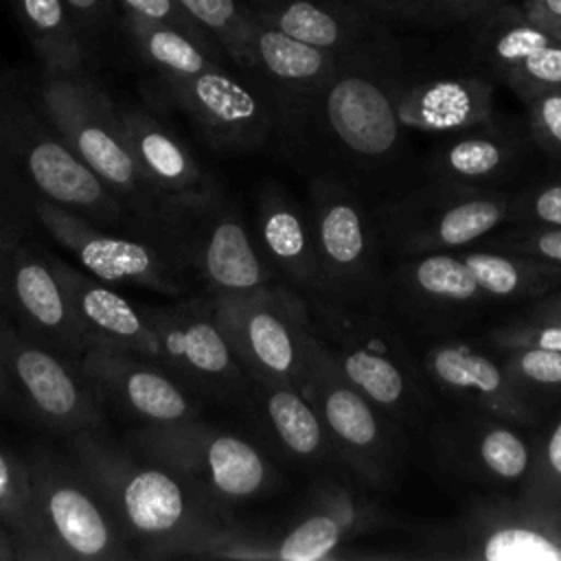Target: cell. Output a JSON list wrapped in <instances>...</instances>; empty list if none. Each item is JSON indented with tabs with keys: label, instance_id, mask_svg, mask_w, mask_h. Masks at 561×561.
I'll use <instances>...</instances> for the list:
<instances>
[{
	"label": "cell",
	"instance_id": "obj_15",
	"mask_svg": "<svg viewBox=\"0 0 561 561\" xmlns=\"http://www.w3.org/2000/svg\"><path fill=\"white\" fill-rule=\"evenodd\" d=\"M158 92L186 114L215 151L245 153L274 145L276 110L272 99L256 79H239L226 64L191 77L158 79Z\"/></svg>",
	"mask_w": 561,
	"mask_h": 561
},
{
	"label": "cell",
	"instance_id": "obj_48",
	"mask_svg": "<svg viewBox=\"0 0 561 561\" xmlns=\"http://www.w3.org/2000/svg\"><path fill=\"white\" fill-rule=\"evenodd\" d=\"M526 18L561 37V0H524Z\"/></svg>",
	"mask_w": 561,
	"mask_h": 561
},
{
	"label": "cell",
	"instance_id": "obj_9",
	"mask_svg": "<svg viewBox=\"0 0 561 561\" xmlns=\"http://www.w3.org/2000/svg\"><path fill=\"white\" fill-rule=\"evenodd\" d=\"M309 215L320 267L318 296L386 313L390 270L370 206L346 184L309 178Z\"/></svg>",
	"mask_w": 561,
	"mask_h": 561
},
{
	"label": "cell",
	"instance_id": "obj_30",
	"mask_svg": "<svg viewBox=\"0 0 561 561\" xmlns=\"http://www.w3.org/2000/svg\"><path fill=\"white\" fill-rule=\"evenodd\" d=\"M493 114V83L480 75L401 83L397 92V118L403 129L451 134L484 123Z\"/></svg>",
	"mask_w": 561,
	"mask_h": 561
},
{
	"label": "cell",
	"instance_id": "obj_36",
	"mask_svg": "<svg viewBox=\"0 0 561 561\" xmlns=\"http://www.w3.org/2000/svg\"><path fill=\"white\" fill-rule=\"evenodd\" d=\"M180 7L221 46L226 57L254 72V15L241 0H178Z\"/></svg>",
	"mask_w": 561,
	"mask_h": 561
},
{
	"label": "cell",
	"instance_id": "obj_10",
	"mask_svg": "<svg viewBox=\"0 0 561 561\" xmlns=\"http://www.w3.org/2000/svg\"><path fill=\"white\" fill-rule=\"evenodd\" d=\"M169 245L208 298L243 296L276 280L256 250L239 208L217 186L173 202L167 219Z\"/></svg>",
	"mask_w": 561,
	"mask_h": 561
},
{
	"label": "cell",
	"instance_id": "obj_29",
	"mask_svg": "<svg viewBox=\"0 0 561 561\" xmlns=\"http://www.w3.org/2000/svg\"><path fill=\"white\" fill-rule=\"evenodd\" d=\"M259 430L274 443L278 451L296 462H322L335 458L327 427L302 394L289 381L252 379L243 405Z\"/></svg>",
	"mask_w": 561,
	"mask_h": 561
},
{
	"label": "cell",
	"instance_id": "obj_13",
	"mask_svg": "<svg viewBox=\"0 0 561 561\" xmlns=\"http://www.w3.org/2000/svg\"><path fill=\"white\" fill-rule=\"evenodd\" d=\"M35 219L90 276L107 285H131L171 298L195 294V283L180 259L162 243L107 230L88 217L48 199H35Z\"/></svg>",
	"mask_w": 561,
	"mask_h": 561
},
{
	"label": "cell",
	"instance_id": "obj_31",
	"mask_svg": "<svg viewBox=\"0 0 561 561\" xmlns=\"http://www.w3.org/2000/svg\"><path fill=\"white\" fill-rule=\"evenodd\" d=\"M375 524L368 504L346 489L327 482L316 491L311 508L278 537H267V559L278 561H322L357 533Z\"/></svg>",
	"mask_w": 561,
	"mask_h": 561
},
{
	"label": "cell",
	"instance_id": "obj_37",
	"mask_svg": "<svg viewBox=\"0 0 561 561\" xmlns=\"http://www.w3.org/2000/svg\"><path fill=\"white\" fill-rule=\"evenodd\" d=\"M515 504L561 530V419L541 443H533V462L519 484Z\"/></svg>",
	"mask_w": 561,
	"mask_h": 561
},
{
	"label": "cell",
	"instance_id": "obj_14",
	"mask_svg": "<svg viewBox=\"0 0 561 561\" xmlns=\"http://www.w3.org/2000/svg\"><path fill=\"white\" fill-rule=\"evenodd\" d=\"M140 309L158 337L162 368L199 399L243 405L250 377L232 355L204 294Z\"/></svg>",
	"mask_w": 561,
	"mask_h": 561
},
{
	"label": "cell",
	"instance_id": "obj_17",
	"mask_svg": "<svg viewBox=\"0 0 561 561\" xmlns=\"http://www.w3.org/2000/svg\"><path fill=\"white\" fill-rule=\"evenodd\" d=\"M423 557L484 561H561V530L524 513L515 500H482L425 541Z\"/></svg>",
	"mask_w": 561,
	"mask_h": 561
},
{
	"label": "cell",
	"instance_id": "obj_40",
	"mask_svg": "<svg viewBox=\"0 0 561 561\" xmlns=\"http://www.w3.org/2000/svg\"><path fill=\"white\" fill-rule=\"evenodd\" d=\"M368 15L425 22L430 26L467 22L489 13L495 0H348Z\"/></svg>",
	"mask_w": 561,
	"mask_h": 561
},
{
	"label": "cell",
	"instance_id": "obj_44",
	"mask_svg": "<svg viewBox=\"0 0 561 561\" xmlns=\"http://www.w3.org/2000/svg\"><path fill=\"white\" fill-rule=\"evenodd\" d=\"M500 234L484 237L480 243L486 248H500L508 252H522L548 263L561 265V228H539V226H517L504 224L497 228Z\"/></svg>",
	"mask_w": 561,
	"mask_h": 561
},
{
	"label": "cell",
	"instance_id": "obj_18",
	"mask_svg": "<svg viewBox=\"0 0 561 561\" xmlns=\"http://www.w3.org/2000/svg\"><path fill=\"white\" fill-rule=\"evenodd\" d=\"M9 320L31 340L72 362L92 346L50 263V252L33 237L11 245Z\"/></svg>",
	"mask_w": 561,
	"mask_h": 561
},
{
	"label": "cell",
	"instance_id": "obj_7",
	"mask_svg": "<svg viewBox=\"0 0 561 561\" xmlns=\"http://www.w3.org/2000/svg\"><path fill=\"white\" fill-rule=\"evenodd\" d=\"M296 335L302 359L300 390L320 414L335 458L364 482L388 484L401 462L397 423L342 373L316 333L302 296L296 311Z\"/></svg>",
	"mask_w": 561,
	"mask_h": 561
},
{
	"label": "cell",
	"instance_id": "obj_28",
	"mask_svg": "<svg viewBox=\"0 0 561 561\" xmlns=\"http://www.w3.org/2000/svg\"><path fill=\"white\" fill-rule=\"evenodd\" d=\"M263 24L337 57L375 48V24L348 0H245Z\"/></svg>",
	"mask_w": 561,
	"mask_h": 561
},
{
	"label": "cell",
	"instance_id": "obj_39",
	"mask_svg": "<svg viewBox=\"0 0 561 561\" xmlns=\"http://www.w3.org/2000/svg\"><path fill=\"white\" fill-rule=\"evenodd\" d=\"M504 370L524 401L537 408L539 401L561 397V351L508 348Z\"/></svg>",
	"mask_w": 561,
	"mask_h": 561
},
{
	"label": "cell",
	"instance_id": "obj_42",
	"mask_svg": "<svg viewBox=\"0 0 561 561\" xmlns=\"http://www.w3.org/2000/svg\"><path fill=\"white\" fill-rule=\"evenodd\" d=\"M502 81L526 103L537 94L561 88V39H554L524 61H519L513 70H508Z\"/></svg>",
	"mask_w": 561,
	"mask_h": 561
},
{
	"label": "cell",
	"instance_id": "obj_43",
	"mask_svg": "<svg viewBox=\"0 0 561 561\" xmlns=\"http://www.w3.org/2000/svg\"><path fill=\"white\" fill-rule=\"evenodd\" d=\"M35 197L0 158V230L13 239L35 237Z\"/></svg>",
	"mask_w": 561,
	"mask_h": 561
},
{
	"label": "cell",
	"instance_id": "obj_27",
	"mask_svg": "<svg viewBox=\"0 0 561 561\" xmlns=\"http://www.w3.org/2000/svg\"><path fill=\"white\" fill-rule=\"evenodd\" d=\"M337 59V55L294 39L254 18L252 77L274 103L276 129L329 81Z\"/></svg>",
	"mask_w": 561,
	"mask_h": 561
},
{
	"label": "cell",
	"instance_id": "obj_20",
	"mask_svg": "<svg viewBox=\"0 0 561 561\" xmlns=\"http://www.w3.org/2000/svg\"><path fill=\"white\" fill-rule=\"evenodd\" d=\"M81 370L110 401L138 425L197 419L199 397L160 364L103 346H90L79 357Z\"/></svg>",
	"mask_w": 561,
	"mask_h": 561
},
{
	"label": "cell",
	"instance_id": "obj_52",
	"mask_svg": "<svg viewBox=\"0 0 561 561\" xmlns=\"http://www.w3.org/2000/svg\"><path fill=\"white\" fill-rule=\"evenodd\" d=\"M0 412H7V414H15L18 416V410H15V403H13V397H11V390L0 373Z\"/></svg>",
	"mask_w": 561,
	"mask_h": 561
},
{
	"label": "cell",
	"instance_id": "obj_45",
	"mask_svg": "<svg viewBox=\"0 0 561 561\" xmlns=\"http://www.w3.org/2000/svg\"><path fill=\"white\" fill-rule=\"evenodd\" d=\"M526 105V127L548 158L561 160V88L533 96Z\"/></svg>",
	"mask_w": 561,
	"mask_h": 561
},
{
	"label": "cell",
	"instance_id": "obj_24",
	"mask_svg": "<svg viewBox=\"0 0 561 561\" xmlns=\"http://www.w3.org/2000/svg\"><path fill=\"white\" fill-rule=\"evenodd\" d=\"M252 237L278 283L300 294L318 291L320 267L309 208L276 180H265L256 191Z\"/></svg>",
	"mask_w": 561,
	"mask_h": 561
},
{
	"label": "cell",
	"instance_id": "obj_23",
	"mask_svg": "<svg viewBox=\"0 0 561 561\" xmlns=\"http://www.w3.org/2000/svg\"><path fill=\"white\" fill-rule=\"evenodd\" d=\"M421 368L438 390L465 408L515 425H528L537 419V408L519 397L504 366L467 342L443 340L427 346L421 355Z\"/></svg>",
	"mask_w": 561,
	"mask_h": 561
},
{
	"label": "cell",
	"instance_id": "obj_47",
	"mask_svg": "<svg viewBox=\"0 0 561 561\" xmlns=\"http://www.w3.org/2000/svg\"><path fill=\"white\" fill-rule=\"evenodd\" d=\"M116 7L123 13H134V15H142L149 20H158V22H167L175 28H182L186 33H191L193 37L219 46L210 33H206L182 7L178 0H114ZM221 48V46H219Z\"/></svg>",
	"mask_w": 561,
	"mask_h": 561
},
{
	"label": "cell",
	"instance_id": "obj_16",
	"mask_svg": "<svg viewBox=\"0 0 561 561\" xmlns=\"http://www.w3.org/2000/svg\"><path fill=\"white\" fill-rule=\"evenodd\" d=\"M300 296L283 283L243 296H206L219 331L248 377L289 381L300 388L302 359L296 335Z\"/></svg>",
	"mask_w": 561,
	"mask_h": 561
},
{
	"label": "cell",
	"instance_id": "obj_50",
	"mask_svg": "<svg viewBox=\"0 0 561 561\" xmlns=\"http://www.w3.org/2000/svg\"><path fill=\"white\" fill-rule=\"evenodd\" d=\"M522 318L528 320H550V322H561V285L539 298H535Z\"/></svg>",
	"mask_w": 561,
	"mask_h": 561
},
{
	"label": "cell",
	"instance_id": "obj_22",
	"mask_svg": "<svg viewBox=\"0 0 561 561\" xmlns=\"http://www.w3.org/2000/svg\"><path fill=\"white\" fill-rule=\"evenodd\" d=\"M394 263L390 305L421 329H443L493 305L458 250L408 256Z\"/></svg>",
	"mask_w": 561,
	"mask_h": 561
},
{
	"label": "cell",
	"instance_id": "obj_41",
	"mask_svg": "<svg viewBox=\"0 0 561 561\" xmlns=\"http://www.w3.org/2000/svg\"><path fill=\"white\" fill-rule=\"evenodd\" d=\"M506 224L561 228V171L530 178L515 186Z\"/></svg>",
	"mask_w": 561,
	"mask_h": 561
},
{
	"label": "cell",
	"instance_id": "obj_33",
	"mask_svg": "<svg viewBox=\"0 0 561 561\" xmlns=\"http://www.w3.org/2000/svg\"><path fill=\"white\" fill-rule=\"evenodd\" d=\"M123 24L136 55L158 79L191 77L213 66H221L228 59L219 46L206 44L167 22L123 13Z\"/></svg>",
	"mask_w": 561,
	"mask_h": 561
},
{
	"label": "cell",
	"instance_id": "obj_46",
	"mask_svg": "<svg viewBox=\"0 0 561 561\" xmlns=\"http://www.w3.org/2000/svg\"><path fill=\"white\" fill-rule=\"evenodd\" d=\"M489 342L497 351L508 348H541L561 351V322L517 318L504 327L489 331Z\"/></svg>",
	"mask_w": 561,
	"mask_h": 561
},
{
	"label": "cell",
	"instance_id": "obj_1",
	"mask_svg": "<svg viewBox=\"0 0 561 561\" xmlns=\"http://www.w3.org/2000/svg\"><path fill=\"white\" fill-rule=\"evenodd\" d=\"M381 50L337 59L329 81L276 129V149L307 178L353 188L368 206L410 186V149L397 118L401 81Z\"/></svg>",
	"mask_w": 561,
	"mask_h": 561
},
{
	"label": "cell",
	"instance_id": "obj_12",
	"mask_svg": "<svg viewBox=\"0 0 561 561\" xmlns=\"http://www.w3.org/2000/svg\"><path fill=\"white\" fill-rule=\"evenodd\" d=\"M35 504L59 561H134L125 533L66 451L33 447L26 456Z\"/></svg>",
	"mask_w": 561,
	"mask_h": 561
},
{
	"label": "cell",
	"instance_id": "obj_2",
	"mask_svg": "<svg viewBox=\"0 0 561 561\" xmlns=\"http://www.w3.org/2000/svg\"><path fill=\"white\" fill-rule=\"evenodd\" d=\"M66 451L103 497L136 559H204L208 546L234 524L232 511L145 460L105 427L66 436Z\"/></svg>",
	"mask_w": 561,
	"mask_h": 561
},
{
	"label": "cell",
	"instance_id": "obj_38",
	"mask_svg": "<svg viewBox=\"0 0 561 561\" xmlns=\"http://www.w3.org/2000/svg\"><path fill=\"white\" fill-rule=\"evenodd\" d=\"M561 39L526 18L524 11L508 13V18H495L482 37V55L489 68L502 79L519 61L533 55L537 48Z\"/></svg>",
	"mask_w": 561,
	"mask_h": 561
},
{
	"label": "cell",
	"instance_id": "obj_53",
	"mask_svg": "<svg viewBox=\"0 0 561 561\" xmlns=\"http://www.w3.org/2000/svg\"><path fill=\"white\" fill-rule=\"evenodd\" d=\"M0 561H15V550L4 528H0Z\"/></svg>",
	"mask_w": 561,
	"mask_h": 561
},
{
	"label": "cell",
	"instance_id": "obj_21",
	"mask_svg": "<svg viewBox=\"0 0 561 561\" xmlns=\"http://www.w3.org/2000/svg\"><path fill=\"white\" fill-rule=\"evenodd\" d=\"M432 447L447 471L489 484H522L533 462V443L515 423L471 408L440 419Z\"/></svg>",
	"mask_w": 561,
	"mask_h": 561
},
{
	"label": "cell",
	"instance_id": "obj_4",
	"mask_svg": "<svg viewBox=\"0 0 561 561\" xmlns=\"http://www.w3.org/2000/svg\"><path fill=\"white\" fill-rule=\"evenodd\" d=\"M28 85L48 121L81 162L118 195L158 243L171 250L167 234L169 204L140 173L125 142L118 103L107 90L85 68L39 70L37 81Z\"/></svg>",
	"mask_w": 561,
	"mask_h": 561
},
{
	"label": "cell",
	"instance_id": "obj_32",
	"mask_svg": "<svg viewBox=\"0 0 561 561\" xmlns=\"http://www.w3.org/2000/svg\"><path fill=\"white\" fill-rule=\"evenodd\" d=\"M460 259L493 305L533 302L561 285V265L500 248H460Z\"/></svg>",
	"mask_w": 561,
	"mask_h": 561
},
{
	"label": "cell",
	"instance_id": "obj_49",
	"mask_svg": "<svg viewBox=\"0 0 561 561\" xmlns=\"http://www.w3.org/2000/svg\"><path fill=\"white\" fill-rule=\"evenodd\" d=\"M77 22L103 24L114 15V0H64Z\"/></svg>",
	"mask_w": 561,
	"mask_h": 561
},
{
	"label": "cell",
	"instance_id": "obj_51",
	"mask_svg": "<svg viewBox=\"0 0 561 561\" xmlns=\"http://www.w3.org/2000/svg\"><path fill=\"white\" fill-rule=\"evenodd\" d=\"M15 241L0 230V318H9V254Z\"/></svg>",
	"mask_w": 561,
	"mask_h": 561
},
{
	"label": "cell",
	"instance_id": "obj_19",
	"mask_svg": "<svg viewBox=\"0 0 561 561\" xmlns=\"http://www.w3.org/2000/svg\"><path fill=\"white\" fill-rule=\"evenodd\" d=\"M443 136L423 164L425 178L469 186L513 191L539 151L526 123L517 125L495 114Z\"/></svg>",
	"mask_w": 561,
	"mask_h": 561
},
{
	"label": "cell",
	"instance_id": "obj_3",
	"mask_svg": "<svg viewBox=\"0 0 561 561\" xmlns=\"http://www.w3.org/2000/svg\"><path fill=\"white\" fill-rule=\"evenodd\" d=\"M0 158L35 199L55 202L107 230L156 241L68 147L18 75H0Z\"/></svg>",
	"mask_w": 561,
	"mask_h": 561
},
{
	"label": "cell",
	"instance_id": "obj_11",
	"mask_svg": "<svg viewBox=\"0 0 561 561\" xmlns=\"http://www.w3.org/2000/svg\"><path fill=\"white\" fill-rule=\"evenodd\" d=\"M0 373L31 423L61 436L105 427V401L79 362L31 340L9 318H0Z\"/></svg>",
	"mask_w": 561,
	"mask_h": 561
},
{
	"label": "cell",
	"instance_id": "obj_26",
	"mask_svg": "<svg viewBox=\"0 0 561 561\" xmlns=\"http://www.w3.org/2000/svg\"><path fill=\"white\" fill-rule=\"evenodd\" d=\"M118 116L125 142L140 173L169 206L219 186L186 142L153 112L140 105L118 103Z\"/></svg>",
	"mask_w": 561,
	"mask_h": 561
},
{
	"label": "cell",
	"instance_id": "obj_35",
	"mask_svg": "<svg viewBox=\"0 0 561 561\" xmlns=\"http://www.w3.org/2000/svg\"><path fill=\"white\" fill-rule=\"evenodd\" d=\"M42 70L85 68V48L64 0H9Z\"/></svg>",
	"mask_w": 561,
	"mask_h": 561
},
{
	"label": "cell",
	"instance_id": "obj_34",
	"mask_svg": "<svg viewBox=\"0 0 561 561\" xmlns=\"http://www.w3.org/2000/svg\"><path fill=\"white\" fill-rule=\"evenodd\" d=\"M0 528L11 537L15 561H59L39 517L24 456L0 445Z\"/></svg>",
	"mask_w": 561,
	"mask_h": 561
},
{
	"label": "cell",
	"instance_id": "obj_8",
	"mask_svg": "<svg viewBox=\"0 0 561 561\" xmlns=\"http://www.w3.org/2000/svg\"><path fill=\"white\" fill-rule=\"evenodd\" d=\"M199 491L213 504L232 511L237 502L272 493L278 471L248 438L197 419L138 425L123 440Z\"/></svg>",
	"mask_w": 561,
	"mask_h": 561
},
{
	"label": "cell",
	"instance_id": "obj_6",
	"mask_svg": "<svg viewBox=\"0 0 561 561\" xmlns=\"http://www.w3.org/2000/svg\"><path fill=\"white\" fill-rule=\"evenodd\" d=\"M508 188L425 178L370 206L383 254L394 261L480 243L508 219Z\"/></svg>",
	"mask_w": 561,
	"mask_h": 561
},
{
	"label": "cell",
	"instance_id": "obj_5",
	"mask_svg": "<svg viewBox=\"0 0 561 561\" xmlns=\"http://www.w3.org/2000/svg\"><path fill=\"white\" fill-rule=\"evenodd\" d=\"M307 316L342 373L397 425L432 412L430 379L386 313L302 294Z\"/></svg>",
	"mask_w": 561,
	"mask_h": 561
},
{
	"label": "cell",
	"instance_id": "obj_25",
	"mask_svg": "<svg viewBox=\"0 0 561 561\" xmlns=\"http://www.w3.org/2000/svg\"><path fill=\"white\" fill-rule=\"evenodd\" d=\"M50 263L92 346L131 353L160 364L158 337L138 305L53 252Z\"/></svg>",
	"mask_w": 561,
	"mask_h": 561
}]
</instances>
